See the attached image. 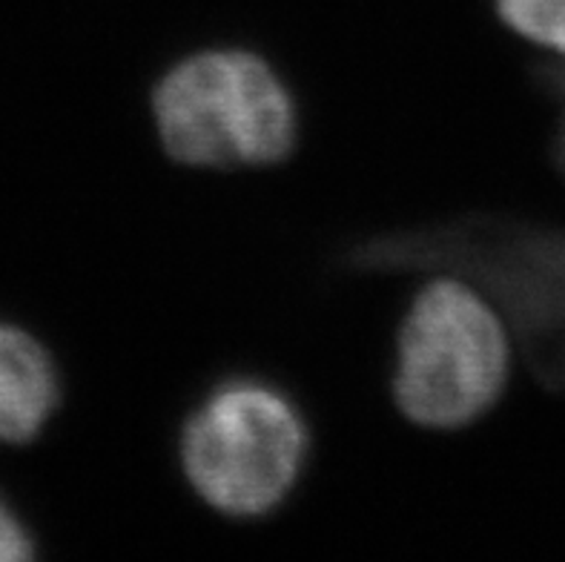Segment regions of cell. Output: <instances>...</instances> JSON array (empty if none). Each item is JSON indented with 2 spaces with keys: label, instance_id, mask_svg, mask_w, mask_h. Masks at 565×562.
Segmentation results:
<instances>
[{
  "label": "cell",
  "instance_id": "6da1fadb",
  "mask_svg": "<svg viewBox=\"0 0 565 562\" xmlns=\"http://www.w3.org/2000/svg\"><path fill=\"white\" fill-rule=\"evenodd\" d=\"M348 262L356 271L466 278L494 301L531 371L565 391V230L462 219L359 242Z\"/></svg>",
  "mask_w": 565,
  "mask_h": 562
},
{
  "label": "cell",
  "instance_id": "7a4b0ae2",
  "mask_svg": "<svg viewBox=\"0 0 565 562\" xmlns=\"http://www.w3.org/2000/svg\"><path fill=\"white\" fill-rule=\"evenodd\" d=\"M511 333L494 301L439 273L402 321L394 399L411 422L454 431L477 422L505 391Z\"/></svg>",
  "mask_w": 565,
  "mask_h": 562
},
{
  "label": "cell",
  "instance_id": "3957f363",
  "mask_svg": "<svg viewBox=\"0 0 565 562\" xmlns=\"http://www.w3.org/2000/svg\"><path fill=\"white\" fill-rule=\"evenodd\" d=\"M158 138L190 167H267L296 147L299 118L285 81L242 50L190 55L158 81Z\"/></svg>",
  "mask_w": 565,
  "mask_h": 562
},
{
  "label": "cell",
  "instance_id": "277c9868",
  "mask_svg": "<svg viewBox=\"0 0 565 562\" xmlns=\"http://www.w3.org/2000/svg\"><path fill=\"white\" fill-rule=\"evenodd\" d=\"M308 445L299 407L276 384L227 379L190 413L181 465L215 511L262 517L294 491Z\"/></svg>",
  "mask_w": 565,
  "mask_h": 562
},
{
  "label": "cell",
  "instance_id": "5b68a950",
  "mask_svg": "<svg viewBox=\"0 0 565 562\" xmlns=\"http://www.w3.org/2000/svg\"><path fill=\"white\" fill-rule=\"evenodd\" d=\"M61 399L52 357L35 336L0 321V442H32Z\"/></svg>",
  "mask_w": 565,
  "mask_h": 562
},
{
  "label": "cell",
  "instance_id": "8992f818",
  "mask_svg": "<svg viewBox=\"0 0 565 562\" xmlns=\"http://www.w3.org/2000/svg\"><path fill=\"white\" fill-rule=\"evenodd\" d=\"M494 9L511 32L565 57V0H494Z\"/></svg>",
  "mask_w": 565,
  "mask_h": 562
},
{
  "label": "cell",
  "instance_id": "52a82bcc",
  "mask_svg": "<svg viewBox=\"0 0 565 562\" xmlns=\"http://www.w3.org/2000/svg\"><path fill=\"white\" fill-rule=\"evenodd\" d=\"M35 556V542L23 520L0 497V562H26Z\"/></svg>",
  "mask_w": 565,
  "mask_h": 562
},
{
  "label": "cell",
  "instance_id": "ba28073f",
  "mask_svg": "<svg viewBox=\"0 0 565 562\" xmlns=\"http://www.w3.org/2000/svg\"><path fill=\"white\" fill-rule=\"evenodd\" d=\"M543 81L548 84V89H552L559 100L557 132H554V161H557L559 172H563V179H565V64L563 66H545Z\"/></svg>",
  "mask_w": 565,
  "mask_h": 562
}]
</instances>
